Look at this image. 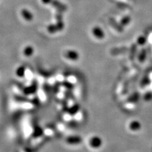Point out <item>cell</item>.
<instances>
[{"label":"cell","mask_w":152,"mask_h":152,"mask_svg":"<svg viewBox=\"0 0 152 152\" xmlns=\"http://www.w3.org/2000/svg\"><path fill=\"white\" fill-rule=\"evenodd\" d=\"M93 34L95 37L98 40H101L105 37V33L103 29L98 26H96L93 29Z\"/></svg>","instance_id":"cell-1"},{"label":"cell","mask_w":152,"mask_h":152,"mask_svg":"<svg viewBox=\"0 0 152 152\" xmlns=\"http://www.w3.org/2000/svg\"><path fill=\"white\" fill-rule=\"evenodd\" d=\"M89 145L94 148H98L102 145V141L98 136H94L89 140Z\"/></svg>","instance_id":"cell-2"},{"label":"cell","mask_w":152,"mask_h":152,"mask_svg":"<svg viewBox=\"0 0 152 152\" xmlns=\"http://www.w3.org/2000/svg\"><path fill=\"white\" fill-rule=\"evenodd\" d=\"M66 141L70 145H78L82 141V139L79 136H69L66 139Z\"/></svg>","instance_id":"cell-3"},{"label":"cell","mask_w":152,"mask_h":152,"mask_svg":"<svg viewBox=\"0 0 152 152\" xmlns=\"http://www.w3.org/2000/svg\"><path fill=\"white\" fill-rule=\"evenodd\" d=\"M66 57L71 60H76L79 58V54L77 53V52L72 50V51H69V52L67 53V54H66Z\"/></svg>","instance_id":"cell-4"},{"label":"cell","mask_w":152,"mask_h":152,"mask_svg":"<svg viewBox=\"0 0 152 152\" xmlns=\"http://www.w3.org/2000/svg\"><path fill=\"white\" fill-rule=\"evenodd\" d=\"M129 128L132 131H138L141 128V124L138 121H133L129 124Z\"/></svg>","instance_id":"cell-5"},{"label":"cell","mask_w":152,"mask_h":152,"mask_svg":"<svg viewBox=\"0 0 152 152\" xmlns=\"http://www.w3.org/2000/svg\"><path fill=\"white\" fill-rule=\"evenodd\" d=\"M22 16L24 17V18L26 19V20L27 21L32 20L33 15L27 10H23V11H22Z\"/></svg>","instance_id":"cell-6"},{"label":"cell","mask_w":152,"mask_h":152,"mask_svg":"<svg viewBox=\"0 0 152 152\" xmlns=\"http://www.w3.org/2000/svg\"><path fill=\"white\" fill-rule=\"evenodd\" d=\"M33 53V49L32 47H27L24 49V54L26 56H30Z\"/></svg>","instance_id":"cell-7"},{"label":"cell","mask_w":152,"mask_h":152,"mask_svg":"<svg viewBox=\"0 0 152 152\" xmlns=\"http://www.w3.org/2000/svg\"><path fill=\"white\" fill-rule=\"evenodd\" d=\"M79 106H78V105H74V106H73L71 108V110H70V114H72V115L75 114L77 112L78 110H79Z\"/></svg>","instance_id":"cell-8"},{"label":"cell","mask_w":152,"mask_h":152,"mask_svg":"<svg viewBox=\"0 0 152 152\" xmlns=\"http://www.w3.org/2000/svg\"><path fill=\"white\" fill-rule=\"evenodd\" d=\"M130 21H131L130 17L127 16V17H124V18L122 19V21H121V23H122V24L123 25H127L129 24V23L130 22Z\"/></svg>","instance_id":"cell-9"},{"label":"cell","mask_w":152,"mask_h":152,"mask_svg":"<svg viewBox=\"0 0 152 152\" xmlns=\"http://www.w3.org/2000/svg\"><path fill=\"white\" fill-rule=\"evenodd\" d=\"M138 44L140 45H145L146 42V38L143 36L139 37L138 39Z\"/></svg>","instance_id":"cell-10"},{"label":"cell","mask_w":152,"mask_h":152,"mask_svg":"<svg viewBox=\"0 0 152 152\" xmlns=\"http://www.w3.org/2000/svg\"><path fill=\"white\" fill-rule=\"evenodd\" d=\"M17 74L19 77H22L24 74V69L23 67H20L17 71Z\"/></svg>","instance_id":"cell-11"},{"label":"cell","mask_w":152,"mask_h":152,"mask_svg":"<svg viewBox=\"0 0 152 152\" xmlns=\"http://www.w3.org/2000/svg\"><path fill=\"white\" fill-rule=\"evenodd\" d=\"M152 98V93H147L145 95V98L146 100H149Z\"/></svg>","instance_id":"cell-12"},{"label":"cell","mask_w":152,"mask_h":152,"mask_svg":"<svg viewBox=\"0 0 152 152\" xmlns=\"http://www.w3.org/2000/svg\"><path fill=\"white\" fill-rule=\"evenodd\" d=\"M42 1L45 3H48L50 1V0H42Z\"/></svg>","instance_id":"cell-13"}]
</instances>
